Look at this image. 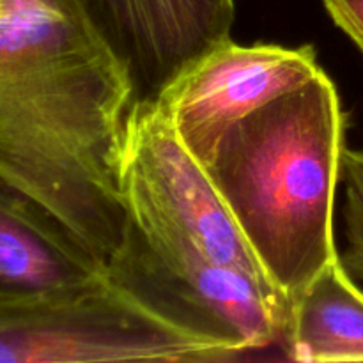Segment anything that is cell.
<instances>
[{
    "instance_id": "1",
    "label": "cell",
    "mask_w": 363,
    "mask_h": 363,
    "mask_svg": "<svg viewBox=\"0 0 363 363\" xmlns=\"http://www.w3.org/2000/svg\"><path fill=\"white\" fill-rule=\"evenodd\" d=\"M130 71L74 0H4L0 177L106 268L128 233Z\"/></svg>"
},
{
    "instance_id": "2",
    "label": "cell",
    "mask_w": 363,
    "mask_h": 363,
    "mask_svg": "<svg viewBox=\"0 0 363 363\" xmlns=\"http://www.w3.org/2000/svg\"><path fill=\"white\" fill-rule=\"evenodd\" d=\"M347 117L325 69L229 131L208 167L287 301L339 257L335 202Z\"/></svg>"
},
{
    "instance_id": "3",
    "label": "cell",
    "mask_w": 363,
    "mask_h": 363,
    "mask_svg": "<svg viewBox=\"0 0 363 363\" xmlns=\"http://www.w3.org/2000/svg\"><path fill=\"white\" fill-rule=\"evenodd\" d=\"M241 357L106 273L0 303V363H201Z\"/></svg>"
},
{
    "instance_id": "4",
    "label": "cell",
    "mask_w": 363,
    "mask_h": 363,
    "mask_svg": "<svg viewBox=\"0 0 363 363\" xmlns=\"http://www.w3.org/2000/svg\"><path fill=\"white\" fill-rule=\"evenodd\" d=\"M123 199L131 225L272 286L208 167L174 131L156 99L131 113L123 169Z\"/></svg>"
},
{
    "instance_id": "5",
    "label": "cell",
    "mask_w": 363,
    "mask_h": 363,
    "mask_svg": "<svg viewBox=\"0 0 363 363\" xmlns=\"http://www.w3.org/2000/svg\"><path fill=\"white\" fill-rule=\"evenodd\" d=\"M106 273L190 328L240 354L280 342L289 301L272 286L128 223Z\"/></svg>"
},
{
    "instance_id": "6",
    "label": "cell",
    "mask_w": 363,
    "mask_h": 363,
    "mask_svg": "<svg viewBox=\"0 0 363 363\" xmlns=\"http://www.w3.org/2000/svg\"><path fill=\"white\" fill-rule=\"evenodd\" d=\"M321 69L312 45H238L229 38L188 64L156 101L181 142L209 167L233 128Z\"/></svg>"
},
{
    "instance_id": "7",
    "label": "cell",
    "mask_w": 363,
    "mask_h": 363,
    "mask_svg": "<svg viewBox=\"0 0 363 363\" xmlns=\"http://www.w3.org/2000/svg\"><path fill=\"white\" fill-rule=\"evenodd\" d=\"M123 60L138 99L160 92L197 57L230 38L234 0H74Z\"/></svg>"
},
{
    "instance_id": "8",
    "label": "cell",
    "mask_w": 363,
    "mask_h": 363,
    "mask_svg": "<svg viewBox=\"0 0 363 363\" xmlns=\"http://www.w3.org/2000/svg\"><path fill=\"white\" fill-rule=\"evenodd\" d=\"M45 209L0 177V303L105 273Z\"/></svg>"
},
{
    "instance_id": "9",
    "label": "cell",
    "mask_w": 363,
    "mask_h": 363,
    "mask_svg": "<svg viewBox=\"0 0 363 363\" xmlns=\"http://www.w3.org/2000/svg\"><path fill=\"white\" fill-rule=\"evenodd\" d=\"M280 342L303 363H363V291L339 257L287 303Z\"/></svg>"
},
{
    "instance_id": "10",
    "label": "cell",
    "mask_w": 363,
    "mask_h": 363,
    "mask_svg": "<svg viewBox=\"0 0 363 363\" xmlns=\"http://www.w3.org/2000/svg\"><path fill=\"white\" fill-rule=\"evenodd\" d=\"M340 183L344 186V238L340 262L351 277L363 282V145L344 149Z\"/></svg>"
},
{
    "instance_id": "11",
    "label": "cell",
    "mask_w": 363,
    "mask_h": 363,
    "mask_svg": "<svg viewBox=\"0 0 363 363\" xmlns=\"http://www.w3.org/2000/svg\"><path fill=\"white\" fill-rule=\"evenodd\" d=\"M333 23L357 45L363 55V0H321Z\"/></svg>"
},
{
    "instance_id": "12",
    "label": "cell",
    "mask_w": 363,
    "mask_h": 363,
    "mask_svg": "<svg viewBox=\"0 0 363 363\" xmlns=\"http://www.w3.org/2000/svg\"><path fill=\"white\" fill-rule=\"evenodd\" d=\"M2 7H4V0H0V14H2Z\"/></svg>"
}]
</instances>
